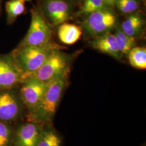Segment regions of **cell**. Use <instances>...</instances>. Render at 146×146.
Wrapping results in <instances>:
<instances>
[{"label":"cell","instance_id":"cell-19","mask_svg":"<svg viewBox=\"0 0 146 146\" xmlns=\"http://www.w3.org/2000/svg\"><path fill=\"white\" fill-rule=\"evenodd\" d=\"M117 9L123 14L134 13L140 7L139 0H116L115 3Z\"/></svg>","mask_w":146,"mask_h":146},{"label":"cell","instance_id":"cell-3","mask_svg":"<svg viewBox=\"0 0 146 146\" xmlns=\"http://www.w3.org/2000/svg\"><path fill=\"white\" fill-rule=\"evenodd\" d=\"M51 27L40 8H33L31 11V22L29 29L17 47L43 46L52 42Z\"/></svg>","mask_w":146,"mask_h":146},{"label":"cell","instance_id":"cell-6","mask_svg":"<svg viewBox=\"0 0 146 146\" xmlns=\"http://www.w3.org/2000/svg\"><path fill=\"white\" fill-rule=\"evenodd\" d=\"M20 85L19 94L22 102L28 111V114L34 112L40 104L47 89L48 83L42 82L31 76Z\"/></svg>","mask_w":146,"mask_h":146},{"label":"cell","instance_id":"cell-11","mask_svg":"<svg viewBox=\"0 0 146 146\" xmlns=\"http://www.w3.org/2000/svg\"><path fill=\"white\" fill-rule=\"evenodd\" d=\"M92 46L94 49L117 60L122 56L114 34L110 32L96 37L92 42Z\"/></svg>","mask_w":146,"mask_h":146},{"label":"cell","instance_id":"cell-14","mask_svg":"<svg viewBox=\"0 0 146 146\" xmlns=\"http://www.w3.org/2000/svg\"><path fill=\"white\" fill-rule=\"evenodd\" d=\"M62 139L52 125H44L36 146H62Z\"/></svg>","mask_w":146,"mask_h":146},{"label":"cell","instance_id":"cell-7","mask_svg":"<svg viewBox=\"0 0 146 146\" xmlns=\"http://www.w3.org/2000/svg\"><path fill=\"white\" fill-rule=\"evenodd\" d=\"M16 88L0 90V121H16L23 113L24 106Z\"/></svg>","mask_w":146,"mask_h":146},{"label":"cell","instance_id":"cell-24","mask_svg":"<svg viewBox=\"0 0 146 146\" xmlns=\"http://www.w3.org/2000/svg\"></svg>","mask_w":146,"mask_h":146},{"label":"cell","instance_id":"cell-10","mask_svg":"<svg viewBox=\"0 0 146 146\" xmlns=\"http://www.w3.org/2000/svg\"><path fill=\"white\" fill-rule=\"evenodd\" d=\"M44 127L41 123L28 121L14 131L12 143L14 146H36Z\"/></svg>","mask_w":146,"mask_h":146},{"label":"cell","instance_id":"cell-20","mask_svg":"<svg viewBox=\"0 0 146 146\" xmlns=\"http://www.w3.org/2000/svg\"><path fill=\"white\" fill-rule=\"evenodd\" d=\"M105 5H106L104 0H84L80 13L88 15L94 11L104 9Z\"/></svg>","mask_w":146,"mask_h":146},{"label":"cell","instance_id":"cell-18","mask_svg":"<svg viewBox=\"0 0 146 146\" xmlns=\"http://www.w3.org/2000/svg\"><path fill=\"white\" fill-rule=\"evenodd\" d=\"M14 131L8 122L0 121V146H10L13 143Z\"/></svg>","mask_w":146,"mask_h":146},{"label":"cell","instance_id":"cell-15","mask_svg":"<svg viewBox=\"0 0 146 146\" xmlns=\"http://www.w3.org/2000/svg\"><path fill=\"white\" fill-rule=\"evenodd\" d=\"M7 22L10 25L14 23L16 19L25 11V1L22 0H9L5 3Z\"/></svg>","mask_w":146,"mask_h":146},{"label":"cell","instance_id":"cell-2","mask_svg":"<svg viewBox=\"0 0 146 146\" xmlns=\"http://www.w3.org/2000/svg\"><path fill=\"white\" fill-rule=\"evenodd\" d=\"M58 49L52 42L43 46L16 47L11 52L23 75V81L35 73L52 52Z\"/></svg>","mask_w":146,"mask_h":146},{"label":"cell","instance_id":"cell-16","mask_svg":"<svg viewBox=\"0 0 146 146\" xmlns=\"http://www.w3.org/2000/svg\"><path fill=\"white\" fill-rule=\"evenodd\" d=\"M114 35L122 55H128L131 49L135 47V37L125 34L120 28L116 29Z\"/></svg>","mask_w":146,"mask_h":146},{"label":"cell","instance_id":"cell-23","mask_svg":"<svg viewBox=\"0 0 146 146\" xmlns=\"http://www.w3.org/2000/svg\"><path fill=\"white\" fill-rule=\"evenodd\" d=\"M1 0H0V8H1Z\"/></svg>","mask_w":146,"mask_h":146},{"label":"cell","instance_id":"cell-22","mask_svg":"<svg viewBox=\"0 0 146 146\" xmlns=\"http://www.w3.org/2000/svg\"><path fill=\"white\" fill-rule=\"evenodd\" d=\"M22 1H28V2H31V0H22Z\"/></svg>","mask_w":146,"mask_h":146},{"label":"cell","instance_id":"cell-21","mask_svg":"<svg viewBox=\"0 0 146 146\" xmlns=\"http://www.w3.org/2000/svg\"><path fill=\"white\" fill-rule=\"evenodd\" d=\"M104 1L106 5L112 6L115 5V2L116 0H104Z\"/></svg>","mask_w":146,"mask_h":146},{"label":"cell","instance_id":"cell-12","mask_svg":"<svg viewBox=\"0 0 146 146\" xmlns=\"http://www.w3.org/2000/svg\"><path fill=\"white\" fill-rule=\"evenodd\" d=\"M82 34L81 28L74 24L64 22L58 28V35L60 41L67 45H72L78 42Z\"/></svg>","mask_w":146,"mask_h":146},{"label":"cell","instance_id":"cell-9","mask_svg":"<svg viewBox=\"0 0 146 146\" xmlns=\"http://www.w3.org/2000/svg\"><path fill=\"white\" fill-rule=\"evenodd\" d=\"M23 81V73L11 52L0 54V90L15 88Z\"/></svg>","mask_w":146,"mask_h":146},{"label":"cell","instance_id":"cell-5","mask_svg":"<svg viewBox=\"0 0 146 146\" xmlns=\"http://www.w3.org/2000/svg\"><path fill=\"white\" fill-rule=\"evenodd\" d=\"M117 18L113 12L106 8L87 15L82 22L86 32L92 36H100L110 32L116 25Z\"/></svg>","mask_w":146,"mask_h":146},{"label":"cell","instance_id":"cell-1","mask_svg":"<svg viewBox=\"0 0 146 146\" xmlns=\"http://www.w3.org/2000/svg\"><path fill=\"white\" fill-rule=\"evenodd\" d=\"M67 85L68 75L59 77L48 82L40 104L34 112L28 114V120L43 125H52L58 104Z\"/></svg>","mask_w":146,"mask_h":146},{"label":"cell","instance_id":"cell-17","mask_svg":"<svg viewBox=\"0 0 146 146\" xmlns=\"http://www.w3.org/2000/svg\"><path fill=\"white\" fill-rule=\"evenodd\" d=\"M129 62L134 68L146 69V49L145 47H134L128 54Z\"/></svg>","mask_w":146,"mask_h":146},{"label":"cell","instance_id":"cell-4","mask_svg":"<svg viewBox=\"0 0 146 146\" xmlns=\"http://www.w3.org/2000/svg\"><path fill=\"white\" fill-rule=\"evenodd\" d=\"M69 58L59 49L53 51L31 76L48 83L55 78L68 75Z\"/></svg>","mask_w":146,"mask_h":146},{"label":"cell","instance_id":"cell-8","mask_svg":"<svg viewBox=\"0 0 146 146\" xmlns=\"http://www.w3.org/2000/svg\"><path fill=\"white\" fill-rule=\"evenodd\" d=\"M40 9L51 27L66 22L72 12L71 6L66 0H41Z\"/></svg>","mask_w":146,"mask_h":146},{"label":"cell","instance_id":"cell-13","mask_svg":"<svg viewBox=\"0 0 146 146\" xmlns=\"http://www.w3.org/2000/svg\"><path fill=\"white\" fill-rule=\"evenodd\" d=\"M144 25V20L141 16L133 13L122 23L120 29L125 34L136 38L142 33Z\"/></svg>","mask_w":146,"mask_h":146}]
</instances>
